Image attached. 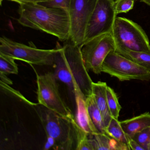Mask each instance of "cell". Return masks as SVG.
<instances>
[{"label": "cell", "instance_id": "1", "mask_svg": "<svg viewBox=\"0 0 150 150\" xmlns=\"http://www.w3.org/2000/svg\"><path fill=\"white\" fill-rule=\"evenodd\" d=\"M19 5L18 22L20 24L54 36L62 42L70 40L71 24L68 12L41 4Z\"/></svg>", "mask_w": 150, "mask_h": 150}, {"label": "cell", "instance_id": "2", "mask_svg": "<svg viewBox=\"0 0 150 150\" xmlns=\"http://www.w3.org/2000/svg\"><path fill=\"white\" fill-rule=\"evenodd\" d=\"M57 47L58 51L52 67L56 78L72 93L77 86L86 98L91 95L93 81L85 67L80 46L70 41L63 46L58 43Z\"/></svg>", "mask_w": 150, "mask_h": 150}, {"label": "cell", "instance_id": "3", "mask_svg": "<svg viewBox=\"0 0 150 150\" xmlns=\"http://www.w3.org/2000/svg\"><path fill=\"white\" fill-rule=\"evenodd\" d=\"M36 108L46 135L55 139L57 150H76L78 141L84 131L75 118L62 116L40 104Z\"/></svg>", "mask_w": 150, "mask_h": 150}, {"label": "cell", "instance_id": "4", "mask_svg": "<svg viewBox=\"0 0 150 150\" xmlns=\"http://www.w3.org/2000/svg\"><path fill=\"white\" fill-rule=\"evenodd\" d=\"M116 50H127L150 53L149 39L143 29L134 22L116 17L111 32Z\"/></svg>", "mask_w": 150, "mask_h": 150}, {"label": "cell", "instance_id": "5", "mask_svg": "<svg viewBox=\"0 0 150 150\" xmlns=\"http://www.w3.org/2000/svg\"><path fill=\"white\" fill-rule=\"evenodd\" d=\"M58 48L52 50L38 49L17 42L3 36L0 38V53L30 64L53 66Z\"/></svg>", "mask_w": 150, "mask_h": 150}, {"label": "cell", "instance_id": "6", "mask_svg": "<svg viewBox=\"0 0 150 150\" xmlns=\"http://www.w3.org/2000/svg\"><path fill=\"white\" fill-rule=\"evenodd\" d=\"M36 75L38 104L62 116L75 118L71 110L61 98L57 79L54 73L50 72L42 75L37 74Z\"/></svg>", "mask_w": 150, "mask_h": 150}, {"label": "cell", "instance_id": "7", "mask_svg": "<svg viewBox=\"0 0 150 150\" xmlns=\"http://www.w3.org/2000/svg\"><path fill=\"white\" fill-rule=\"evenodd\" d=\"M81 51L85 67L88 71L95 74L102 72V66L108 55L116 49L111 33L96 37L82 44Z\"/></svg>", "mask_w": 150, "mask_h": 150}, {"label": "cell", "instance_id": "8", "mask_svg": "<svg viewBox=\"0 0 150 150\" xmlns=\"http://www.w3.org/2000/svg\"><path fill=\"white\" fill-rule=\"evenodd\" d=\"M102 72L115 77L120 81L150 80V71L115 51L110 52L106 57L102 66Z\"/></svg>", "mask_w": 150, "mask_h": 150}, {"label": "cell", "instance_id": "9", "mask_svg": "<svg viewBox=\"0 0 150 150\" xmlns=\"http://www.w3.org/2000/svg\"><path fill=\"white\" fill-rule=\"evenodd\" d=\"M97 0H71L68 14L71 24L70 42L80 46Z\"/></svg>", "mask_w": 150, "mask_h": 150}, {"label": "cell", "instance_id": "10", "mask_svg": "<svg viewBox=\"0 0 150 150\" xmlns=\"http://www.w3.org/2000/svg\"><path fill=\"white\" fill-rule=\"evenodd\" d=\"M116 16L114 0H97L88 24L84 43L98 36L111 33Z\"/></svg>", "mask_w": 150, "mask_h": 150}, {"label": "cell", "instance_id": "11", "mask_svg": "<svg viewBox=\"0 0 150 150\" xmlns=\"http://www.w3.org/2000/svg\"><path fill=\"white\" fill-rule=\"evenodd\" d=\"M76 106L75 120L79 126L88 134L98 133L89 115L86 104V96L78 87L75 86L73 92Z\"/></svg>", "mask_w": 150, "mask_h": 150}, {"label": "cell", "instance_id": "12", "mask_svg": "<svg viewBox=\"0 0 150 150\" xmlns=\"http://www.w3.org/2000/svg\"><path fill=\"white\" fill-rule=\"evenodd\" d=\"M107 86V83L102 81L93 82L92 86L93 94L94 96L96 105L101 113L106 128L109 124L112 118L107 101L106 94Z\"/></svg>", "mask_w": 150, "mask_h": 150}, {"label": "cell", "instance_id": "13", "mask_svg": "<svg viewBox=\"0 0 150 150\" xmlns=\"http://www.w3.org/2000/svg\"><path fill=\"white\" fill-rule=\"evenodd\" d=\"M88 137L93 150H129L106 133L88 134Z\"/></svg>", "mask_w": 150, "mask_h": 150}, {"label": "cell", "instance_id": "14", "mask_svg": "<svg viewBox=\"0 0 150 150\" xmlns=\"http://www.w3.org/2000/svg\"><path fill=\"white\" fill-rule=\"evenodd\" d=\"M120 123L128 138H132L135 133L150 127V113L145 112L137 116L121 121Z\"/></svg>", "mask_w": 150, "mask_h": 150}, {"label": "cell", "instance_id": "15", "mask_svg": "<svg viewBox=\"0 0 150 150\" xmlns=\"http://www.w3.org/2000/svg\"><path fill=\"white\" fill-rule=\"evenodd\" d=\"M86 104L91 120L98 132L106 133V127L102 116L96 105L95 98L93 93L87 97Z\"/></svg>", "mask_w": 150, "mask_h": 150}, {"label": "cell", "instance_id": "16", "mask_svg": "<svg viewBox=\"0 0 150 150\" xmlns=\"http://www.w3.org/2000/svg\"><path fill=\"white\" fill-rule=\"evenodd\" d=\"M106 134L130 150L129 138L124 131L118 119L112 117L109 124L106 128Z\"/></svg>", "mask_w": 150, "mask_h": 150}, {"label": "cell", "instance_id": "17", "mask_svg": "<svg viewBox=\"0 0 150 150\" xmlns=\"http://www.w3.org/2000/svg\"><path fill=\"white\" fill-rule=\"evenodd\" d=\"M115 52L150 71V53L127 50H116Z\"/></svg>", "mask_w": 150, "mask_h": 150}, {"label": "cell", "instance_id": "18", "mask_svg": "<svg viewBox=\"0 0 150 150\" xmlns=\"http://www.w3.org/2000/svg\"><path fill=\"white\" fill-rule=\"evenodd\" d=\"M107 101L110 112L112 117L118 119L122 109L116 93L110 87L108 86L106 89Z\"/></svg>", "mask_w": 150, "mask_h": 150}, {"label": "cell", "instance_id": "19", "mask_svg": "<svg viewBox=\"0 0 150 150\" xmlns=\"http://www.w3.org/2000/svg\"><path fill=\"white\" fill-rule=\"evenodd\" d=\"M12 57L0 53V72L4 74H17L18 65Z\"/></svg>", "mask_w": 150, "mask_h": 150}, {"label": "cell", "instance_id": "20", "mask_svg": "<svg viewBox=\"0 0 150 150\" xmlns=\"http://www.w3.org/2000/svg\"><path fill=\"white\" fill-rule=\"evenodd\" d=\"M132 139L144 150L150 149V127H147L134 134Z\"/></svg>", "mask_w": 150, "mask_h": 150}, {"label": "cell", "instance_id": "21", "mask_svg": "<svg viewBox=\"0 0 150 150\" xmlns=\"http://www.w3.org/2000/svg\"><path fill=\"white\" fill-rule=\"evenodd\" d=\"M135 0H116L114 1V7L117 15L126 13L133 8Z\"/></svg>", "mask_w": 150, "mask_h": 150}, {"label": "cell", "instance_id": "22", "mask_svg": "<svg viewBox=\"0 0 150 150\" xmlns=\"http://www.w3.org/2000/svg\"><path fill=\"white\" fill-rule=\"evenodd\" d=\"M71 1V0H51L41 4L48 7L61 8L68 13Z\"/></svg>", "mask_w": 150, "mask_h": 150}, {"label": "cell", "instance_id": "23", "mask_svg": "<svg viewBox=\"0 0 150 150\" xmlns=\"http://www.w3.org/2000/svg\"><path fill=\"white\" fill-rule=\"evenodd\" d=\"M76 150H93L88 139V134L85 131L79 139Z\"/></svg>", "mask_w": 150, "mask_h": 150}, {"label": "cell", "instance_id": "24", "mask_svg": "<svg viewBox=\"0 0 150 150\" xmlns=\"http://www.w3.org/2000/svg\"><path fill=\"white\" fill-rule=\"evenodd\" d=\"M47 140L44 146V150H48L49 149H53L57 150V145L55 139L51 137L47 136Z\"/></svg>", "mask_w": 150, "mask_h": 150}, {"label": "cell", "instance_id": "25", "mask_svg": "<svg viewBox=\"0 0 150 150\" xmlns=\"http://www.w3.org/2000/svg\"><path fill=\"white\" fill-rule=\"evenodd\" d=\"M9 1L16 2L19 4L24 3L42 4L44 2L50 1L51 0H9Z\"/></svg>", "mask_w": 150, "mask_h": 150}, {"label": "cell", "instance_id": "26", "mask_svg": "<svg viewBox=\"0 0 150 150\" xmlns=\"http://www.w3.org/2000/svg\"><path fill=\"white\" fill-rule=\"evenodd\" d=\"M129 143L130 150H144L138 143L132 139H129Z\"/></svg>", "mask_w": 150, "mask_h": 150}, {"label": "cell", "instance_id": "27", "mask_svg": "<svg viewBox=\"0 0 150 150\" xmlns=\"http://www.w3.org/2000/svg\"><path fill=\"white\" fill-rule=\"evenodd\" d=\"M0 79L1 82L8 85H13V81L8 78L7 76H6V74L0 72Z\"/></svg>", "mask_w": 150, "mask_h": 150}, {"label": "cell", "instance_id": "28", "mask_svg": "<svg viewBox=\"0 0 150 150\" xmlns=\"http://www.w3.org/2000/svg\"><path fill=\"white\" fill-rule=\"evenodd\" d=\"M139 1L150 6V0H139Z\"/></svg>", "mask_w": 150, "mask_h": 150}, {"label": "cell", "instance_id": "29", "mask_svg": "<svg viewBox=\"0 0 150 150\" xmlns=\"http://www.w3.org/2000/svg\"><path fill=\"white\" fill-rule=\"evenodd\" d=\"M2 1V0H1V1Z\"/></svg>", "mask_w": 150, "mask_h": 150}, {"label": "cell", "instance_id": "30", "mask_svg": "<svg viewBox=\"0 0 150 150\" xmlns=\"http://www.w3.org/2000/svg\"></svg>", "mask_w": 150, "mask_h": 150}]
</instances>
